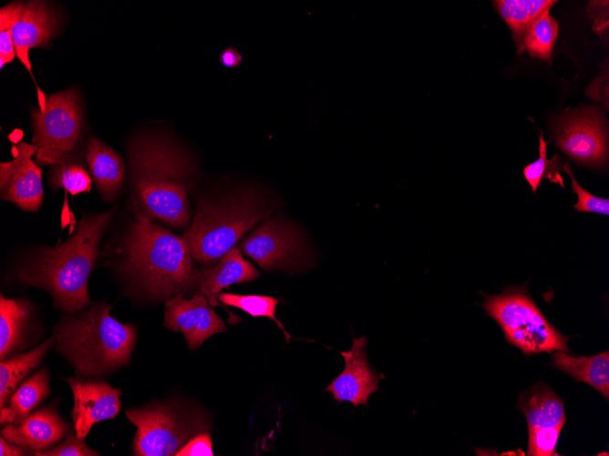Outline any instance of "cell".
Returning a JSON list of instances; mask_svg holds the SVG:
<instances>
[{"instance_id":"obj_13","label":"cell","mask_w":609,"mask_h":456,"mask_svg":"<svg viewBox=\"0 0 609 456\" xmlns=\"http://www.w3.org/2000/svg\"><path fill=\"white\" fill-rule=\"evenodd\" d=\"M366 345V338L353 337L351 349L340 352L345 359V368L325 388L335 401H348L355 408L358 405L367 407L369 396L379 390L378 383L384 376L369 363Z\"/></svg>"},{"instance_id":"obj_3","label":"cell","mask_w":609,"mask_h":456,"mask_svg":"<svg viewBox=\"0 0 609 456\" xmlns=\"http://www.w3.org/2000/svg\"><path fill=\"white\" fill-rule=\"evenodd\" d=\"M104 301L65 313L54 329L56 350L67 358L80 378H100L129 363L137 329L109 314Z\"/></svg>"},{"instance_id":"obj_15","label":"cell","mask_w":609,"mask_h":456,"mask_svg":"<svg viewBox=\"0 0 609 456\" xmlns=\"http://www.w3.org/2000/svg\"><path fill=\"white\" fill-rule=\"evenodd\" d=\"M59 16L49 2L27 1L12 26L16 56L31 73L29 51L35 47H48L56 37Z\"/></svg>"},{"instance_id":"obj_22","label":"cell","mask_w":609,"mask_h":456,"mask_svg":"<svg viewBox=\"0 0 609 456\" xmlns=\"http://www.w3.org/2000/svg\"><path fill=\"white\" fill-rule=\"evenodd\" d=\"M31 315V306L24 299L0 300V358L5 360L11 352L24 348V339Z\"/></svg>"},{"instance_id":"obj_16","label":"cell","mask_w":609,"mask_h":456,"mask_svg":"<svg viewBox=\"0 0 609 456\" xmlns=\"http://www.w3.org/2000/svg\"><path fill=\"white\" fill-rule=\"evenodd\" d=\"M69 426L51 407L32 412L18 423H7L1 435L8 441L34 451H46L59 443L68 433Z\"/></svg>"},{"instance_id":"obj_37","label":"cell","mask_w":609,"mask_h":456,"mask_svg":"<svg viewBox=\"0 0 609 456\" xmlns=\"http://www.w3.org/2000/svg\"><path fill=\"white\" fill-rule=\"evenodd\" d=\"M31 451L20 445L12 443L2 435L0 438V455L1 456H22L28 455Z\"/></svg>"},{"instance_id":"obj_24","label":"cell","mask_w":609,"mask_h":456,"mask_svg":"<svg viewBox=\"0 0 609 456\" xmlns=\"http://www.w3.org/2000/svg\"><path fill=\"white\" fill-rule=\"evenodd\" d=\"M55 337L26 353L15 354L0 363V409L5 407L22 380L36 367L52 347Z\"/></svg>"},{"instance_id":"obj_2","label":"cell","mask_w":609,"mask_h":456,"mask_svg":"<svg viewBox=\"0 0 609 456\" xmlns=\"http://www.w3.org/2000/svg\"><path fill=\"white\" fill-rule=\"evenodd\" d=\"M115 209L84 216L65 242L36 250L18 269L19 279L47 291L54 306L65 313L83 309L90 301L88 279L99 241Z\"/></svg>"},{"instance_id":"obj_19","label":"cell","mask_w":609,"mask_h":456,"mask_svg":"<svg viewBox=\"0 0 609 456\" xmlns=\"http://www.w3.org/2000/svg\"><path fill=\"white\" fill-rule=\"evenodd\" d=\"M517 406L525 415L528 427H557L566 421L563 400L542 381L522 391Z\"/></svg>"},{"instance_id":"obj_12","label":"cell","mask_w":609,"mask_h":456,"mask_svg":"<svg viewBox=\"0 0 609 456\" xmlns=\"http://www.w3.org/2000/svg\"><path fill=\"white\" fill-rule=\"evenodd\" d=\"M164 325L172 331L183 334L189 348L198 349L213 334L226 329L207 299L196 292L185 299L182 292L168 299L165 303Z\"/></svg>"},{"instance_id":"obj_35","label":"cell","mask_w":609,"mask_h":456,"mask_svg":"<svg viewBox=\"0 0 609 456\" xmlns=\"http://www.w3.org/2000/svg\"><path fill=\"white\" fill-rule=\"evenodd\" d=\"M15 56L12 28L0 29V68L11 63Z\"/></svg>"},{"instance_id":"obj_36","label":"cell","mask_w":609,"mask_h":456,"mask_svg":"<svg viewBox=\"0 0 609 456\" xmlns=\"http://www.w3.org/2000/svg\"><path fill=\"white\" fill-rule=\"evenodd\" d=\"M219 61L225 67L236 68L241 65L243 56L239 51L230 46L222 50Z\"/></svg>"},{"instance_id":"obj_28","label":"cell","mask_w":609,"mask_h":456,"mask_svg":"<svg viewBox=\"0 0 609 456\" xmlns=\"http://www.w3.org/2000/svg\"><path fill=\"white\" fill-rule=\"evenodd\" d=\"M539 157L523 168V175L531 186L532 192H536L543 178L557 183L563 187V180L560 175L562 157L555 153L552 159L547 158V142L542 133L539 137Z\"/></svg>"},{"instance_id":"obj_25","label":"cell","mask_w":609,"mask_h":456,"mask_svg":"<svg viewBox=\"0 0 609 456\" xmlns=\"http://www.w3.org/2000/svg\"><path fill=\"white\" fill-rule=\"evenodd\" d=\"M47 183L54 191L65 188L71 195L90 191L92 179L80 154L67 156L50 166Z\"/></svg>"},{"instance_id":"obj_4","label":"cell","mask_w":609,"mask_h":456,"mask_svg":"<svg viewBox=\"0 0 609 456\" xmlns=\"http://www.w3.org/2000/svg\"><path fill=\"white\" fill-rule=\"evenodd\" d=\"M121 269L149 296L170 299L191 287L194 270L183 238L135 214L123 242Z\"/></svg>"},{"instance_id":"obj_14","label":"cell","mask_w":609,"mask_h":456,"mask_svg":"<svg viewBox=\"0 0 609 456\" xmlns=\"http://www.w3.org/2000/svg\"><path fill=\"white\" fill-rule=\"evenodd\" d=\"M74 394L75 405L71 416L76 434L84 440L91 427L101 421L114 418L119 411L121 391L108 383L67 378Z\"/></svg>"},{"instance_id":"obj_10","label":"cell","mask_w":609,"mask_h":456,"mask_svg":"<svg viewBox=\"0 0 609 456\" xmlns=\"http://www.w3.org/2000/svg\"><path fill=\"white\" fill-rule=\"evenodd\" d=\"M554 144L573 160L603 167L608 158L605 120L596 106L565 114L552 127Z\"/></svg>"},{"instance_id":"obj_33","label":"cell","mask_w":609,"mask_h":456,"mask_svg":"<svg viewBox=\"0 0 609 456\" xmlns=\"http://www.w3.org/2000/svg\"><path fill=\"white\" fill-rule=\"evenodd\" d=\"M211 436L208 432H201L192 437L176 455L193 456V455H210L212 456Z\"/></svg>"},{"instance_id":"obj_8","label":"cell","mask_w":609,"mask_h":456,"mask_svg":"<svg viewBox=\"0 0 609 456\" xmlns=\"http://www.w3.org/2000/svg\"><path fill=\"white\" fill-rule=\"evenodd\" d=\"M126 415L137 427L135 455H176L192 437L208 430L201 415L189 413L174 403L128 409Z\"/></svg>"},{"instance_id":"obj_6","label":"cell","mask_w":609,"mask_h":456,"mask_svg":"<svg viewBox=\"0 0 609 456\" xmlns=\"http://www.w3.org/2000/svg\"><path fill=\"white\" fill-rule=\"evenodd\" d=\"M484 298L482 308L499 323L508 342L525 354L570 352L568 337L545 319L525 286L507 288L500 295L484 294Z\"/></svg>"},{"instance_id":"obj_9","label":"cell","mask_w":609,"mask_h":456,"mask_svg":"<svg viewBox=\"0 0 609 456\" xmlns=\"http://www.w3.org/2000/svg\"><path fill=\"white\" fill-rule=\"evenodd\" d=\"M243 252L265 270H299L308 266L304 236L283 218L262 223L241 243Z\"/></svg>"},{"instance_id":"obj_32","label":"cell","mask_w":609,"mask_h":456,"mask_svg":"<svg viewBox=\"0 0 609 456\" xmlns=\"http://www.w3.org/2000/svg\"><path fill=\"white\" fill-rule=\"evenodd\" d=\"M588 16L594 20L593 30L598 36L608 41V1H590L587 7Z\"/></svg>"},{"instance_id":"obj_23","label":"cell","mask_w":609,"mask_h":456,"mask_svg":"<svg viewBox=\"0 0 609 456\" xmlns=\"http://www.w3.org/2000/svg\"><path fill=\"white\" fill-rule=\"evenodd\" d=\"M493 5L511 31L518 54L529 26L544 12L550 11L557 1L552 0H499Z\"/></svg>"},{"instance_id":"obj_31","label":"cell","mask_w":609,"mask_h":456,"mask_svg":"<svg viewBox=\"0 0 609 456\" xmlns=\"http://www.w3.org/2000/svg\"><path fill=\"white\" fill-rule=\"evenodd\" d=\"M34 455L38 456H98L100 455L99 452L93 451L88 447L85 441L78 438L77 434L72 432L68 434L66 440L59 444L55 445L53 448L42 451V452H32Z\"/></svg>"},{"instance_id":"obj_34","label":"cell","mask_w":609,"mask_h":456,"mask_svg":"<svg viewBox=\"0 0 609 456\" xmlns=\"http://www.w3.org/2000/svg\"><path fill=\"white\" fill-rule=\"evenodd\" d=\"M586 95L594 99L602 101L608 109V68L594 78L586 89Z\"/></svg>"},{"instance_id":"obj_26","label":"cell","mask_w":609,"mask_h":456,"mask_svg":"<svg viewBox=\"0 0 609 456\" xmlns=\"http://www.w3.org/2000/svg\"><path fill=\"white\" fill-rule=\"evenodd\" d=\"M559 25L550 11L544 12L527 29L522 50L542 60L552 63V53L558 35Z\"/></svg>"},{"instance_id":"obj_29","label":"cell","mask_w":609,"mask_h":456,"mask_svg":"<svg viewBox=\"0 0 609 456\" xmlns=\"http://www.w3.org/2000/svg\"><path fill=\"white\" fill-rule=\"evenodd\" d=\"M528 454L532 456H550L554 452L563 426L528 427Z\"/></svg>"},{"instance_id":"obj_18","label":"cell","mask_w":609,"mask_h":456,"mask_svg":"<svg viewBox=\"0 0 609 456\" xmlns=\"http://www.w3.org/2000/svg\"><path fill=\"white\" fill-rule=\"evenodd\" d=\"M91 177L102 199L114 201L125 179V163L121 156L104 142L91 137L84 151Z\"/></svg>"},{"instance_id":"obj_5","label":"cell","mask_w":609,"mask_h":456,"mask_svg":"<svg viewBox=\"0 0 609 456\" xmlns=\"http://www.w3.org/2000/svg\"><path fill=\"white\" fill-rule=\"evenodd\" d=\"M273 209L253 187L240 188L217 201L201 198L182 237L191 258L206 266L219 260Z\"/></svg>"},{"instance_id":"obj_11","label":"cell","mask_w":609,"mask_h":456,"mask_svg":"<svg viewBox=\"0 0 609 456\" xmlns=\"http://www.w3.org/2000/svg\"><path fill=\"white\" fill-rule=\"evenodd\" d=\"M15 157L0 163V197L26 211L36 212L43 203L41 167L33 161V144L20 142L14 147Z\"/></svg>"},{"instance_id":"obj_1","label":"cell","mask_w":609,"mask_h":456,"mask_svg":"<svg viewBox=\"0 0 609 456\" xmlns=\"http://www.w3.org/2000/svg\"><path fill=\"white\" fill-rule=\"evenodd\" d=\"M129 207L175 228L190 225L194 168L188 153L165 136L138 137L129 148Z\"/></svg>"},{"instance_id":"obj_21","label":"cell","mask_w":609,"mask_h":456,"mask_svg":"<svg viewBox=\"0 0 609 456\" xmlns=\"http://www.w3.org/2000/svg\"><path fill=\"white\" fill-rule=\"evenodd\" d=\"M50 392L49 378L43 368L23 381L13 392L8 403L0 409V422L18 423L32 413Z\"/></svg>"},{"instance_id":"obj_17","label":"cell","mask_w":609,"mask_h":456,"mask_svg":"<svg viewBox=\"0 0 609 456\" xmlns=\"http://www.w3.org/2000/svg\"><path fill=\"white\" fill-rule=\"evenodd\" d=\"M259 276L260 272L243 258L237 247H233L215 265L195 269L191 289L195 287L214 308L220 306L217 298L222 289L250 282Z\"/></svg>"},{"instance_id":"obj_27","label":"cell","mask_w":609,"mask_h":456,"mask_svg":"<svg viewBox=\"0 0 609 456\" xmlns=\"http://www.w3.org/2000/svg\"><path fill=\"white\" fill-rule=\"evenodd\" d=\"M218 299L227 306L238 308L253 317L270 318L277 324L285 335L288 343L291 335L286 331L283 323L276 318L275 310L279 299L270 296L263 295H240L233 293H220Z\"/></svg>"},{"instance_id":"obj_20","label":"cell","mask_w":609,"mask_h":456,"mask_svg":"<svg viewBox=\"0 0 609 456\" xmlns=\"http://www.w3.org/2000/svg\"><path fill=\"white\" fill-rule=\"evenodd\" d=\"M552 362L556 369L569 374L578 381H583L598 390L606 400L609 398V352L594 356H571L555 350Z\"/></svg>"},{"instance_id":"obj_7","label":"cell","mask_w":609,"mask_h":456,"mask_svg":"<svg viewBox=\"0 0 609 456\" xmlns=\"http://www.w3.org/2000/svg\"><path fill=\"white\" fill-rule=\"evenodd\" d=\"M37 90L40 106L32 112V144L36 149L35 161L40 166H51L78 153L83 111L75 88L46 96L39 88Z\"/></svg>"},{"instance_id":"obj_30","label":"cell","mask_w":609,"mask_h":456,"mask_svg":"<svg viewBox=\"0 0 609 456\" xmlns=\"http://www.w3.org/2000/svg\"><path fill=\"white\" fill-rule=\"evenodd\" d=\"M562 169L566 172L572 181L573 192L578 196V201L573 205L577 211L581 212H594L602 215H609V199L598 198L590 192L586 191L576 180L572 173L568 163H564Z\"/></svg>"}]
</instances>
